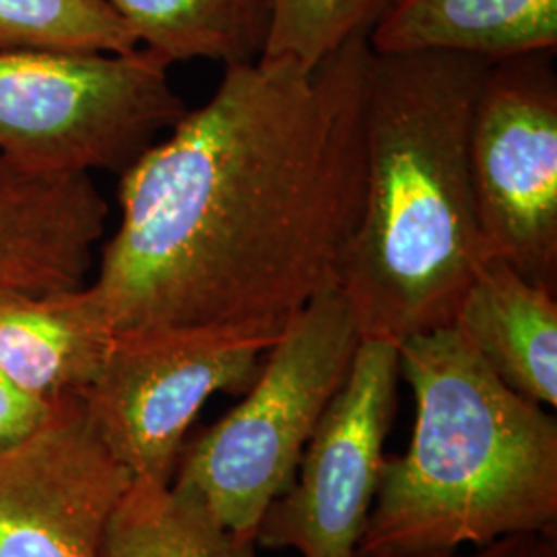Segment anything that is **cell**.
Masks as SVG:
<instances>
[{"instance_id": "cell-8", "label": "cell", "mask_w": 557, "mask_h": 557, "mask_svg": "<svg viewBox=\"0 0 557 557\" xmlns=\"http://www.w3.org/2000/svg\"><path fill=\"white\" fill-rule=\"evenodd\" d=\"M398 379L397 345L361 338L294 483L260 517L257 547L294 549L301 557H356L376 496Z\"/></svg>"}, {"instance_id": "cell-15", "label": "cell", "mask_w": 557, "mask_h": 557, "mask_svg": "<svg viewBox=\"0 0 557 557\" xmlns=\"http://www.w3.org/2000/svg\"><path fill=\"white\" fill-rule=\"evenodd\" d=\"M232 537L170 485L133 479L112 510L101 557H227Z\"/></svg>"}, {"instance_id": "cell-18", "label": "cell", "mask_w": 557, "mask_h": 557, "mask_svg": "<svg viewBox=\"0 0 557 557\" xmlns=\"http://www.w3.org/2000/svg\"><path fill=\"white\" fill-rule=\"evenodd\" d=\"M57 403L34 397L0 372V450L13 448L38 432Z\"/></svg>"}, {"instance_id": "cell-7", "label": "cell", "mask_w": 557, "mask_h": 557, "mask_svg": "<svg viewBox=\"0 0 557 557\" xmlns=\"http://www.w3.org/2000/svg\"><path fill=\"white\" fill-rule=\"evenodd\" d=\"M554 54L490 62L471 122V176L490 257L557 294Z\"/></svg>"}, {"instance_id": "cell-19", "label": "cell", "mask_w": 557, "mask_h": 557, "mask_svg": "<svg viewBox=\"0 0 557 557\" xmlns=\"http://www.w3.org/2000/svg\"><path fill=\"white\" fill-rule=\"evenodd\" d=\"M356 557H557V537L549 535H512L475 547L471 554L430 552V554H395V552H356Z\"/></svg>"}, {"instance_id": "cell-13", "label": "cell", "mask_w": 557, "mask_h": 557, "mask_svg": "<svg viewBox=\"0 0 557 557\" xmlns=\"http://www.w3.org/2000/svg\"><path fill=\"white\" fill-rule=\"evenodd\" d=\"M112 335L73 292L0 296V372L48 403L81 397L96 379Z\"/></svg>"}, {"instance_id": "cell-1", "label": "cell", "mask_w": 557, "mask_h": 557, "mask_svg": "<svg viewBox=\"0 0 557 557\" xmlns=\"http://www.w3.org/2000/svg\"><path fill=\"white\" fill-rule=\"evenodd\" d=\"M372 48L225 64L215 94L120 174V223L73 292L112 337L202 329L275 345L329 287L363 200Z\"/></svg>"}, {"instance_id": "cell-6", "label": "cell", "mask_w": 557, "mask_h": 557, "mask_svg": "<svg viewBox=\"0 0 557 557\" xmlns=\"http://www.w3.org/2000/svg\"><path fill=\"white\" fill-rule=\"evenodd\" d=\"M271 347L202 329L116 335L81 403L131 478L170 485L205 403L218 393H248Z\"/></svg>"}, {"instance_id": "cell-4", "label": "cell", "mask_w": 557, "mask_h": 557, "mask_svg": "<svg viewBox=\"0 0 557 557\" xmlns=\"http://www.w3.org/2000/svg\"><path fill=\"white\" fill-rule=\"evenodd\" d=\"M359 343L347 299L338 287L324 289L267 351L244 400L184 446L170 487L202 508L232 541H255L269 504L294 483Z\"/></svg>"}, {"instance_id": "cell-14", "label": "cell", "mask_w": 557, "mask_h": 557, "mask_svg": "<svg viewBox=\"0 0 557 557\" xmlns=\"http://www.w3.org/2000/svg\"><path fill=\"white\" fill-rule=\"evenodd\" d=\"M139 48L168 62L236 64L262 54L269 0H108Z\"/></svg>"}, {"instance_id": "cell-20", "label": "cell", "mask_w": 557, "mask_h": 557, "mask_svg": "<svg viewBox=\"0 0 557 557\" xmlns=\"http://www.w3.org/2000/svg\"><path fill=\"white\" fill-rule=\"evenodd\" d=\"M227 557H257V543L255 541H244V543L234 541Z\"/></svg>"}, {"instance_id": "cell-2", "label": "cell", "mask_w": 557, "mask_h": 557, "mask_svg": "<svg viewBox=\"0 0 557 557\" xmlns=\"http://www.w3.org/2000/svg\"><path fill=\"white\" fill-rule=\"evenodd\" d=\"M490 62L372 50L363 200L338 278L361 338L398 345L453 326L492 259L471 176V122Z\"/></svg>"}, {"instance_id": "cell-5", "label": "cell", "mask_w": 557, "mask_h": 557, "mask_svg": "<svg viewBox=\"0 0 557 557\" xmlns=\"http://www.w3.org/2000/svg\"><path fill=\"white\" fill-rule=\"evenodd\" d=\"M186 112L170 64L143 48L0 50V156L23 165L120 176Z\"/></svg>"}, {"instance_id": "cell-12", "label": "cell", "mask_w": 557, "mask_h": 557, "mask_svg": "<svg viewBox=\"0 0 557 557\" xmlns=\"http://www.w3.org/2000/svg\"><path fill=\"white\" fill-rule=\"evenodd\" d=\"M368 41L376 54L458 52L492 62L556 52L557 0H398Z\"/></svg>"}, {"instance_id": "cell-3", "label": "cell", "mask_w": 557, "mask_h": 557, "mask_svg": "<svg viewBox=\"0 0 557 557\" xmlns=\"http://www.w3.org/2000/svg\"><path fill=\"white\" fill-rule=\"evenodd\" d=\"M397 354L416 423L407 453L382 458L358 552L557 537L556 418L510 391L453 326L405 338Z\"/></svg>"}, {"instance_id": "cell-10", "label": "cell", "mask_w": 557, "mask_h": 557, "mask_svg": "<svg viewBox=\"0 0 557 557\" xmlns=\"http://www.w3.org/2000/svg\"><path fill=\"white\" fill-rule=\"evenodd\" d=\"M110 215L87 172L0 156V296H54L87 283Z\"/></svg>"}, {"instance_id": "cell-9", "label": "cell", "mask_w": 557, "mask_h": 557, "mask_svg": "<svg viewBox=\"0 0 557 557\" xmlns=\"http://www.w3.org/2000/svg\"><path fill=\"white\" fill-rule=\"evenodd\" d=\"M131 473L103 446L79 397L0 450V557H101Z\"/></svg>"}, {"instance_id": "cell-17", "label": "cell", "mask_w": 557, "mask_h": 557, "mask_svg": "<svg viewBox=\"0 0 557 557\" xmlns=\"http://www.w3.org/2000/svg\"><path fill=\"white\" fill-rule=\"evenodd\" d=\"M398 0H269V29L259 59L317 66L345 44L370 38Z\"/></svg>"}, {"instance_id": "cell-16", "label": "cell", "mask_w": 557, "mask_h": 557, "mask_svg": "<svg viewBox=\"0 0 557 557\" xmlns=\"http://www.w3.org/2000/svg\"><path fill=\"white\" fill-rule=\"evenodd\" d=\"M137 48L108 0H0V50L126 54Z\"/></svg>"}, {"instance_id": "cell-11", "label": "cell", "mask_w": 557, "mask_h": 557, "mask_svg": "<svg viewBox=\"0 0 557 557\" xmlns=\"http://www.w3.org/2000/svg\"><path fill=\"white\" fill-rule=\"evenodd\" d=\"M510 391L557 407V294L490 259L458 304L453 322Z\"/></svg>"}]
</instances>
